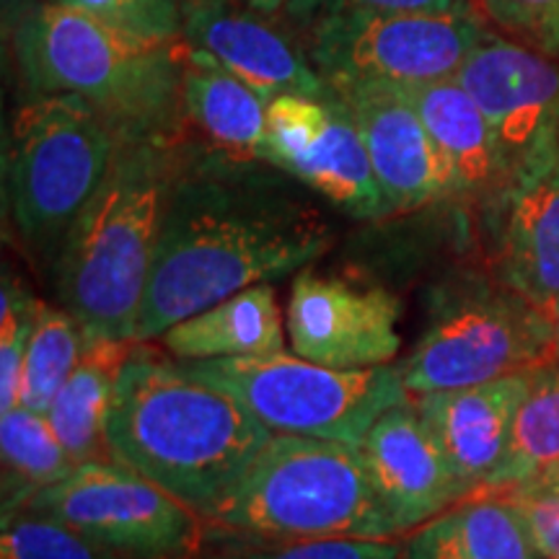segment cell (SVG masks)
<instances>
[{"mask_svg": "<svg viewBox=\"0 0 559 559\" xmlns=\"http://www.w3.org/2000/svg\"><path fill=\"white\" fill-rule=\"evenodd\" d=\"M247 164L213 156L177 174L135 342L158 340L251 285L306 270L332 247L317 210Z\"/></svg>", "mask_w": 559, "mask_h": 559, "instance_id": "1", "label": "cell"}, {"mask_svg": "<svg viewBox=\"0 0 559 559\" xmlns=\"http://www.w3.org/2000/svg\"><path fill=\"white\" fill-rule=\"evenodd\" d=\"M272 430L181 362L132 347L107 412L111 456L205 513L236 487Z\"/></svg>", "mask_w": 559, "mask_h": 559, "instance_id": "2", "label": "cell"}, {"mask_svg": "<svg viewBox=\"0 0 559 559\" xmlns=\"http://www.w3.org/2000/svg\"><path fill=\"white\" fill-rule=\"evenodd\" d=\"M177 174L166 138H120L107 177L62 239L55 288L88 340L135 342Z\"/></svg>", "mask_w": 559, "mask_h": 559, "instance_id": "3", "label": "cell"}, {"mask_svg": "<svg viewBox=\"0 0 559 559\" xmlns=\"http://www.w3.org/2000/svg\"><path fill=\"white\" fill-rule=\"evenodd\" d=\"M5 41L32 94L79 96L120 138H166L181 111L179 41L135 37L58 0L34 5Z\"/></svg>", "mask_w": 559, "mask_h": 559, "instance_id": "4", "label": "cell"}, {"mask_svg": "<svg viewBox=\"0 0 559 559\" xmlns=\"http://www.w3.org/2000/svg\"><path fill=\"white\" fill-rule=\"evenodd\" d=\"M257 539H391L360 445L272 432L247 474L205 513Z\"/></svg>", "mask_w": 559, "mask_h": 559, "instance_id": "5", "label": "cell"}, {"mask_svg": "<svg viewBox=\"0 0 559 559\" xmlns=\"http://www.w3.org/2000/svg\"><path fill=\"white\" fill-rule=\"evenodd\" d=\"M120 135L88 102L32 94L5 138V198L29 249L58 254L62 239L107 177Z\"/></svg>", "mask_w": 559, "mask_h": 559, "instance_id": "6", "label": "cell"}, {"mask_svg": "<svg viewBox=\"0 0 559 559\" xmlns=\"http://www.w3.org/2000/svg\"><path fill=\"white\" fill-rule=\"evenodd\" d=\"M194 379L218 386L272 432L360 445L383 412L407 400L400 366L337 370L300 355L179 360Z\"/></svg>", "mask_w": 559, "mask_h": 559, "instance_id": "7", "label": "cell"}, {"mask_svg": "<svg viewBox=\"0 0 559 559\" xmlns=\"http://www.w3.org/2000/svg\"><path fill=\"white\" fill-rule=\"evenodd\" d=\"M485 37L469 11H355L304 26V52L334 91L453 79Z\"/></svg>", "mask_w": 559, "mask_h": 559, "instance_id": "8", "label": "cell"}, {"mask_svg": "<svg viewBox=\"0 0 559 559\" xmlns=\"http://www.w3.org/2000/svg\"><path fill=\"white\" fill-rule=\"evenodd\" d=\"M549 358V309L513 288L469 285L438 306L400 373L407 394L419 396L477 386Z\"/></svg>", "mask_w": 559, "mask_h": 559, "instance_id": "9", "label": "cell"}, {"mask_svg": "<svg viewBox=\"0 0 559 559\" xmlns=\"http://www.w3.org/2000/svg\"><path fill=\"white\" fill-rule=\"evenodd\" d=\"M21 510L50 515L120 559H198L205 519L120 459L75 466Z\"/></svg>", "mask_w": 559, "mask_h": 559, "instance_id": "10", "label": "cell"}, {"mask_svg": "<svg viewBox=\"0 0 559 559\" xmlns=\"http://www.w3.org/2000/svg\"><path fill=\"white\" fill-rule=\"evenodd\" d=\"M264 164L290 174L353 218H383L389 202L345 99L280 94L267 102Z\"/></svg>", "mask_w": 559, "mask_h": 559, "instance_id": "11", "label": "cell"}, {"mask_svg": "<svg viewBox=\"0 0 559 559\" xmlns=\"http://www.w3.org/2000/svg\"><path fill=\"white\" fill-rule=\"evenodd\" d=\"M456 81L487 117L510 185L559 148V66L544 52L485 34Z\"/></svg>", "mask_w": 559, "mask_h": 559, "instance_id": "12", "label": "cell"}, {"mask_svg": "<svg viewBox=\"0 0 559 559\" xmlns=\"http://www.w3.org/2000/svg\"><path fill=\"white\" fill-rule=\"evenodd\" d=\"M400 300L383 288L321 277L309 267L293 280L288 337L293 353L319 366L360 370L400 355Z\"/></svg>", "mask_w": 559, "mask_h": 559, "instance_id": "13", "label": "cell"}, {"mask_svg": "<svg viewBox=\"0 0 559 559\" xmlns=\"http://www.w3.org/2000/svg\"><path fill=\"white\" fill-rule=\"evenodd\" d=\"M360 453L376 498L396 531L419 528L469 498L409 396L376 419Z\"/></svg>", "mask_w": 559, "mask_h": 559, "instance_id": "14", "label": "cell"}, {"mask_svg": "<svg viewBox=\"0 0 559 559\" xmlns=\"http://www.w3.org/2000/svg\"><path fill=\"white\" fill-rule=\"evenodd\" d=\"M337 94L358 122L391 213H407L459 192L451 166L440 156L407 91L355 86Z\"/></svg>", "mask_w": 559, "mask_h": 559, "instance_id": "15", "label": "cell"}, {"mask_svg": "<svg viewBox=\"0 0 559 559\" xmlns=\"http://www.w3.org/2000/svg\"><path fill=\"white\" fill-rule=\"evenodd\" d=\"M181 13L185 45L210 55L267 102L280 94L321 99L334 91L311 66L309 55L293 47L262 13L223 0H185Z\"/></svg>", "mask_w": 559, "mask_h": 559, "instance_id": "16", "label": "cell"}, {"mask_svg": "<svg viewBox=\"0 0 559 559\" xmlns=\"http://www.w3.org/2000/svg\"><path fill=\"white\" fill-rule=\"evenodd\" d=\"M531 370L534 368L477 386L415 396L419 415L469 495L487 492L506 464L513 419L528 389Z\"/></svg>", "mask_w": 559, "mask_h": 559, "instance_id": "17", "label": "cell"}, {"mask_svg": "<svg viewBox=\"0 0 559 559\" xmlns=\"http://www.w3.org/2000/svg\"><path fill=\"white\" fill-rule=\"evenodd\" d=\"M502 280L542 309L559 300V148L510 185Z\"/></svg>", "mask_w": 559, "mask_h": 559, "instance_id": "18", "label": "cell"}, {"mask_svg": "<svg viewBox=\"0 0 559 559\" xmlns=\"http://www.w3.org/2000/svg\"><path fill=\"white\" fill-rule=\"evenodd\" d=\"M181 115L207 140L215 156L262 160L267 99L190 45H185L181 70Z\"/></svg>", "mask_w": 559, "mask_h": 559, "instance_id": "19", "label": "cell"}, {"mask_svg": "<svg viewBox=\"0 0 559 559\" xmlns=\"http://www.w3.org/2000/svg\"><path fill=\"white\" fill-rule=\"evenodd\" d=\"M158 342L179 360L267 358L285 353V326L275 288L270 283L251 285L177 321Z\"/></svg>", "mask_w": 559, "mask_h": 559, "instance_id": "20", "label": "cell"}, {"mask_svg": "<svg viewBox=\"0 0 559 559\" xmlns=\"http://www.w3.org/2000/svg\"><path fill=\"white\" fill-rule=\"evenodd\" d=\"M402 559H542L513 502L477 498L423 523L402 547Z\"/></svg>", "mask_w": 559, "mask_h": 559, "instance_id": "21", "label": "cell"}, {"mask_svg": "<svg viewBox=\"0 0 559 559\" xmlns=\"http://www.w3.org/2000/svg\"><path fill=\"white\" fill-rule=\"evenodd\" d=\"M404 91L436 140L440 156L451 166L459 192H481L506 179L487 117L456 75Z\"/></svg>", "mask_w": 559, "mask_h": 559, "instance_id": "22", "label": "cell"}, {"mask_svg": "<svg viewBox=\"0 0 559 559\" xmlns=\"http://www.w3.org/2000/svg\"><path fill=\"white\" fill-rule=\"evenodd\" d=\"M135 347L130 340H88L79 366L47 409L55 436L75 466L109 461L107 412L120 368Z\"/></svg>", "mask_w": 559, "mask_h": 559, "instance_id": "23", "label": "cell"}, {"mask_svg": "<svg viewBox=\"0 0 559 559\" xmlns=\"http://www.w3.org/2000/svg\"><path fill=\"white\" fill-rule=\"evenodd\" d=\"M559 466V358L531 370L510 432L506 464L487 492L534 485Z\"/></svg>", "mask_w": 559, "mask_h": 559, "instance_id": "24", "label": "cell"}, {"mask_svg": "<svg viewBox=\"0 0 559 559\" xmlns=\"http://www.w3.org/2000/svg\"><path fill=\"white\" fill-rule=\"evenodd\" d=\"M0 459H3V513L21 510L34 495L58 485L75 469L47 415L21 404L0 415Z\"/></svg>", "mask_w": 559, "mask_h": 559, "instance_id": "25", "label": "cell"}, {"mask_svg": "<svg viewBox=\"0 0 559 559\" xmlns=\"http://www.w3.org/2000/svg\"><path fill=\"white\" fill-rule=\"evenodd\" d=\"M86 332L62 306L37 300L29 345H26L24 381H21V407L47 415L62 383L79 366L86 349Z\"/></svg>", "mask_w": 559, "mask_h": 559, "instance_id": "26", "label": "cell"}, {"mask_svg": "<svg viewBox=\"0 0 559 559\" xmlns=\"http://www.w3.org/2000/svg\"><path fill=\"white\" fill-rule=\"evenodd\" d=\"M0 559H120L68 523L34 510H9L0 526Z\"/></svg>", "mask_w": 559, "mask_h": 559, "instance_id": "27", "label": "cell"}, {"mask_svg": "<svg viewBox=\"0 0 559 559\" xmlns=\"http://www.w3.org/2000/svg\"><path fill=\"white\" fill-rule=\"evenodd\" d=\"M37 298H32L11 275L0 293V415L19 407Z\"/></svg>", "mask_w": 559, "mask_h": 559, "instance_id": "28", "label": "cell"}, {"mask_svg": "<svg viewBox=\"0 0 559 559\" xmlns=\"http://www.w3.org/2000/svg\"><path fill=\"white\" fill-rule=\"evenodd\" d=\"M58 3L86 11L135 37L156 41L181 39L185 13L179 0H58Z\"/></svg>", "mask_w": 559, "mask_h": 559, "instance_id": "29", "label": "cell"}, {"mask_svg": "<svg viewBox=\"0 0 559 559\" xmlns=\"http://www.w3.org/2000/svg\"><path fill=\"white\" fill-rule=\"evenodd\" d=\"M215 559H402L389 539H288L272 547H236Z\"/></svg>", "mask_w": 559, "mask_h": 559, "instance_id": "30", "label": "cell"}, {"mask_svg": "<svg viewBox=\"0 0 559 559\" xmlns=\"http://www.w3.org/2000/svg\"><path fill=\"white\" fill-rule=\"evenodd\" d=\"M500 495L521 513L542 559H559V485L534 481V485L500 489Z\"/></svg>", "mask_w": 559, "mask_h": 559, "instance_id": "31", "label": "cell"}, {"mask_svg": "<svg viewBox=\"0 0 559 559\" xmlns=\"http://www.w3.org/2000/svg\"><path fill=\"white\" fill-rule=\"evenodd\" d=\"M283 11L304 29L319 19L355 11H469V0H288Z\"/></svg>", "mask_w": 559, "mask_h": 559, "instance_id": "32", "label": "cell"}, {"mask_svg": "<svg viewBox=\"0 0 559 559\" xmlns=\"http://www.w3.org/2000/svg\"><path fill=\"white\" fill-rule=\"evenodd\" d=\"M485 11L508 29L547 45L559 21V0H481Z\"/></svg>", "mask_w": 559, "mask_h": 559, "instance_id": "33", "label": "cell"}, {"mask_svg": "<svg viewBox=\"0 0 559 559\" xmlns=\"http://www.w3.org/2000/svg\"><path fill=\"white\" fill-rule=\"evenodd\" d=\"M39 3L41 0H3V3H0L3 5V39H9L13 26Z\"/></svg>", "mask_w": 559, "mask_h": 559, "instance_id": "34", "label": "cell"}, {"mask_svg": "<svg viewBox=\"0 0 559 559\" xmlns=\"http://www.w3.org/2000/svg\"><path fill=\"white\" fill-rule=\"evenodd\" d=\"M223 3L241 5V9H249L254 13H262V16H270V13H277L280 9H285V3H288V0H223Z\"/></svg>", "mask_w": 559, "mask_h": 559, "instance_id": "35", "label": "cell"}, {"mask_svg": "<svg viewBox=\"0 0 559 559\" xmlns=\"http://www.w3.org/2000/svg\"><path fill=\"white\" fill-rule=\"evenodd\" d=\"M549 319H551V358H559V300L555 306H549Z\"/></svg>", "mask_w": 559, "mask_h": 559, "instance_id": "36", "label": "cell"}, {"mask_svg": "<svg viewBox=\"0 0 559 559\" xmlns=\"http://www.w3.org/2000/svg\"><path fill=\"white\" fill-rule=\"evenodd\" d=\"M544 50H547V52H551V55H559V21H557L555 32H551V37H549V41H547V45H544Z\"/></svg>", "mask_w": 559, "mask_h": 559, "instance_id": "37", "label": "cell"}, {"mask_svg": "<svg viewBox=\"0 0 559 559\" xmlns=\"http://www.w3.org/2000/svg\"><path fill=\"white\" fill-rule=\"evenodd\" d=\"M539 481H555V485H559V466H557V469H551L547 477H542Z\"/></svg>", "mask_w": 559, "mask_h": 559, "instance_id": "38", "label": "cell"}]
</instances>
